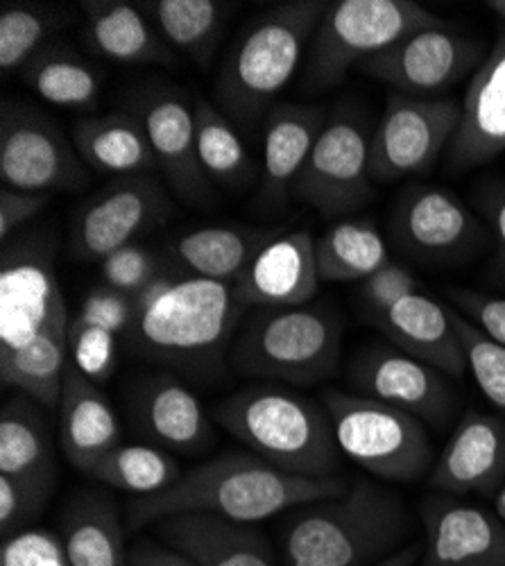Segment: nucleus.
Instances as JSON below:
<instances>
[{"mask_svg":"<svg viewBox=\"0 0 505 566\" xmlns=\"http://www.w3.org/2000/svg\"><path fill=\"white\" fill-rule=\"evenodd\" d=\"M422 524L420 566H505V522L496 512L435 494L422 503Z\"/></svg>","mask_w":505,"mask_h":566,"instance_id":"obj_18","label":"nucleus"},{"mask_svg":"<svg viewBox=\"0 0 505 566\" xmlns=\"http://www.w3.org/2000/svg\"><path fill=\"white\" fill-rule=\"evenodd\" d=\"M0 566H71V559L62 535L28 528L3 539Z\"/></svg>","mask_w":505,"mask_h":566,"instance_id":"obj_43","label":"nucleus"},{"mask_svg":"<svg viewBox=\"0 0 505 566\" xmlns=\"http://www.w3.org/2000/svg\"><path fill=\"white\" fill-rule=\"evenodd\" d=\"M390 263L386 241L367 218L340 220L315 239V265L319 281H365Z\"/></svg>","mask_w":505,"mask_h":566,"instance_id":"obj_34","label":"nucleus"},{"mask_svg":"<svg viewBox=\"0 0 505 566\" xmlns=\"http://www.w3.org/2000/svg\"><path fill=\"white\" fill-rule=\"evenodd\" d=\"M71 566H129L118 507L98 492L80 494L62 516Z\"/></svg>","mask_w":505,"mask_h":566,"instance_id":"obj_30","label":"nucleus"},{"mask_svg":"<svg viewBox=\"0 0 505 566\" xmlns=\"http://www.w3.org/2000/svg\"><path fill=\"white\" fill-rule=\"evenodd\" d=\"M349 483L343 476H295L256 453H224L181 474L161 494L134 496L127 505V526L141 531L161 518L187 512L256 524L299 505L338 496Z\"/></svg>","mask_w":505,"mask_h":566,"instance_id":"obj_1","label":"nucleus"},{"mask_svg":"<svg viewBox=\"0 0 505 566\" xmlns=\"http://www.w3.org/2000/svg\"><path fill=\"white\" fill-rule=\"evenodd\" d=\"M157 533L166 546L198 566H280L277 553L256 524L187 512L161 518Z\"/></svg>","mask_w":505,"mask_h":566,"instance_id":"obj_23","label":"nucleus"},{"mask_svg":"<svg viewBox=\"0 0 505 566\" xmlns=\"http://www.w3.org/2000/svg\"><path fill=\"white\" fill-rule=\"evenodd\" d=\"M0 179L28 193L53 196L88 184L86 164L73 140L41 112L6 101L0 112Z\"/></svg>","mask_w":505,"mask_h":566,"instance_id":"obj_9","label":"nucleus"},{"mask_svg":"<svg viewBox=\"0 0 505 566\" xmlns=\"http://www.w3.org/2000/svg\"><path fill=\"white\" fill-rule=\"evenodd\" d=\"M284 229L265 227H204L183 233L172 243L177 261L196 276L234 283L252 265L256 254Z\"/></svg>","mask_w":505,"mask_h":566,"instance_id":"obj_29","label":"nucleus"},{"mask_svg":"<svg viewBox=\"0 0 505 566\" xmlns=\"http://www.w3.org/2000/svg\"><path fill=\"white\" fill-rule=\"evenodd\" d=\"M349 381L358 395L397 406L433 427H444L455 410L446 374L388 343L362 347L349 365Z\"/></svg>","mask_w":505,"mask_h":566,"instance_id":"obj_16","label":"nucleus"},{"mask_svg":"<svg viewBox=\"0 0 505 566\" xmlns=\"http://www.w3.org/2000/svg\"><path fill=\"white\" fill-rule=\"evenodd\" d=\"M53 196L45 193H28L17 191V188H0V239L3 245L10 243V235L25 222H30L34 216H39L45 207H49Z\"/></svg>","mask_w":505,"mask_h":566,"instance_id":"obj_47","label":"nucleus"},{"mask_svg":"<svg viewBox=\"0 0 505 566\" xmlns=\"http://www.w3.org/2000/svg\"><path fill=\"white\" fill-rule=\"evenodd\" d=\"M392 239L401 252L424 263L470 256L485 239L483 224L444 186L415 184L397 198L390 213Z\"/></svg>","mask_w":505,"mask_h":566,"instance_id":"obj_13","label":"nucleus"},{"mask_svg":"<svg viewBox=\"0 0 505 566\" xmlns=\"http://www.w3.org/2000/svg\"><path fill=\"white\" fill-rule=\"evenodd\" d=\"M422 553H424V539L406 544L403 548H399L397 553H392L390 557L381 559L375 566H415L422 559Z\"/></svg>","mask_w":505,"mask_h":566,"instance_id":"obj_50","label":"nucleus"},{"mask_svg":"<svg viewBox=\"0 0 505 566\" xmlns=\"http://www.w3.org/2000/svg\"><path fill=\"white\" fill-rule=\"evenodd\" d=\"M170 213L168 196L148 175L118 177L91 198L73 229V254L80 261H103L136 243Z\"/></svg>","mask_w":505,"mask_h":566,"instance_id":"obj_14","label":"nucleus"},{"mask_svg":"<svg viewBox=\"0 0 505 566\" xmlns=\"http://www.w3.org/2000/svg\"><path fill=\"white\" fill-rule=\"evenodd\" d=\"M139 8L172 51L207 66L232 6L220 0H146Z\"/></svg>","mask_w":505,"mask_h":566,"instance_id":"obj_33","label":"nucleus"},{"mask_svg":"<svg viewBox=\"0 0 505 566\" xmlns=\"http://www.w3.org/2000/svg\"><path fill=\"white\" fill-rule=\"evenodd\" d=\"M505 153V28L472 75L463 118L449 146V166L470 170Z\"/></svg>","mask_w":505,"mask_h":566,"instance_id":"obj_22","label":"nucleus"},{"mask_svg":"<svg viewBox=\"0 0 505 566\" xmlns=\"http://www.w3.org/2000/svg\"><path fill=\"white\" fill-rule=\"evenodd\" d=\"M372 134L356 112L338 109L319 132L293 188L297 200L329 218L351 213L375 196L370 170Z\"/></svg>","mask_w":505,"mask_h":566,"instance_id":"obj_10","label":"nucleus"},{"mask_svg":"<svg viewBox=\"0 0 505 566\" xmlns=\"http://www.w3.org/2000/svg\"><path fill=\"white\" fill-rule=\"evenodd\" d=\"M66 365L69 328H55L19 352L0 354V379L45 408H60Z\"/></svg>","mask_w":505,"mask_h":566,"instance_id":"obj_35","label":"nucleus"},{"mask_svg":"<svg viewBox=\"0 0 505 566\" xmlns=\"http://www.w3.org/2000/svg\"><path fill=\"white\" fill-rule=\"evenodd\" d=\"M60 444L66 460L86 471L120 444V421L107 395L71 360L60 399Z\"/></svg>","mask_w":505,"mask_h":566,"instance_id":"obj_25","label":"nucleus"},{"mask_svg":"<svg viewBox=\"0 0 505 566\" xmlns=\"http://www.w3.org/2000/svg\"><path fill=\"white\" fill-rule=\"evenodd\" d=\"M375 324L390 345L442 374L463 376L470 369L463 340L451 319V308H444L424 293L403 297L375 317Z\"/></svg>","mask_w":505,"mask_h":566,"instance_id":"obj_24","label":"nucleus"},{"mask_svg":"<svg viewBox=\"0 0 505 566\" xmlns=\"http://www.w3.org/2000/svg\"><path fill=\"white\" fill-rule=\"evenodd\" d=\"M505 481V421L496 415L470 410L455 423L429 474V488L467 496L498 494Z\"/></svg>","mask_w":505,"mask_h":566,"instance_id":"obj_19","label":"nucleus"},{"mask_svg":"<svg viewBox=\"0 0 505 566\" xmlns=\"http://www.w3.org/2000/svg\"><path fill=\"white\" fill-rule=\"evenodd\" d=\"M53 492V483L25 481L0 474V533L3 539L21 533L43 510Z\"/></svg>","mask_w":505,"mask_h":566,"instance_id":"obj_42","label":"nucleus"},{"mask_svg":"<svg viewBox=\"0 0 505 566\" xmlns=\"http://www.w3.org/2000/svg\"><path fill=\"white\" fill-rule=\"evenodd\" d=\"M410 531L399 494L356 479L338 496L295 507L284 526V557L286 566H375L403 548Z\"/></svg>","mask_w":505,"mask_h":566,"instance_id":"obj_3","label":"nucleus"},{"mask_svg":"<svg viewBox=\"0 0 505 566\" xmlns=\"http://www.w3.org/2000/svg\"><path fill=\"white\" fill-rule=\"evenodd\" d=\"M19 73L36 96L55 107L94 112L101 103L103 75L73 45L49 43Z\"/></svg>","mask_w":505,"mask_h":566,"instance_id":"obj_31","label":"nucleus"},{"mask_svg":"<svg viewBox=\"0 0 505 566\" xmlns=\"http://www.w3.org/2000/svg\"><path fill=\"white\" fill-rule=\"evenodd\" d=\"M412 293H420V281L406 265L394 261L360 283V300L372 319Z\"/></svg>","mask_w":505,"mask_h":566,"instance_id":"obj_44","label":"nucleus"},{"mask_svg":"<svg viewBox=\"0 0 505 566\" xmlns=\"http://www.w3.org/2000/svg\"><path fill=\"white\" fill-rule=\"evenodd\" d=\"M319 289L311 231H282L234 283L236 300L259 308L306 306Z\"/></svg>","mask_w":505,"mask_h":566,"instance_id":"obj_20","label":"nucleus"},{"mask_svg":"<svg viewBox=\"0 0 505 566\" xmlns=\"http://www.w3.org/2000/svg\"><path fill=\"white\" fill-rule=\"evenodd\" d=\"M131 300L129 347L155 363L187 369H218L245 311L232 283L166 270Z\"/></svg>","mask_w":505,"mask_h":566,"instance_id":"obj_2","label":"nucleus"},{"mask_svg":"<svg viewBox=\"0 0 505 566\" xmlns=\"http://www.w3.org/2000/svg\"><path fill=\"white\" fill-rule=\"evenodd\" d=\"M485 57L483 43L442 25L410 34L360 66L399 93L431 98V93L453 86L470 71L476 73Z\"/></svg>","mask_w":505,"mask_h":566,"instance_id":"obj_15","label":"nucleus"},{"mask_svg":"<svg viewBox=\"0 0 505 566\" xmlns=\"http://www.w3.org/2000/svg\"><path fill=\"white\" fill-rule=\"evenodd\" d=\"M461 118L463 103L392 91L372 132V179L397 181L433 168L444 148L451 146Z\"/></svg>","mask_w":505,"mask_h":566,"instance_id":"obj_11","label":"nucleus"},{"mask_svg":"<svg viewBox=\"0 0 505 566\" xmlns=\"http://www.w3.org/2000/svg\"><path fill=\"white\" fill-rule=\"evenodd\" d=\"M71 14L62 8L36 3H3L0 6V69L19 73L45 45L53 43Z\"/></svg>","mask_w":505,"mask_h":566,"instance_id":"obj_38","label":"nucleus"},{"mask_svg":"<svg viewBox=\"0 0 505 566\" xmlns=\"http://www.w3.org/2000/svg\"><path fill=\"white\" fill-rule=\"evenodd\" d=\"M193 109L198 157L207 177L227 188L245 186L254 177V161L234 125L204 98H196Z\"/></svg>","mask_w":505,"mask_h":566,"instance_id":"obj_37","label":"nucleus"},{"mask_svg":"<svg viewBox=\"0 0 505 566\" xmlns=\"http://www.w3.org/2000/svg\"><path fill=\"white\" fill-rule=\"evenodd\" d=\"M329 3L288 0L259 14L222 62L215 96L227 114L254 123L299 69Z\"/></svg>","mask_w":505,"mask_h":566,"instance_id":"obj_5","label":"nucleus"},{"mask_svg":"<svg viewBox=\"0 0 505 566\" xmlns=\"http://www.w3.org/2000/svg\"><path fill=\"white\" fill-rule=\"evenodd\" d=\"M86 476L134 496H152L172 488L181 479V469L170 451L120 442L91 467Z\"/></svg>","mask_w":505,"mask_h":566,"instance_id":"obj_36","label":"nucleus"},{"mask_svg":"<svg viewBox=\"0 0 505 566\" xmlns=\"http://www.w3.org/2000/svg\"><path fill=\"white\" fill-rule=\"evenodd\" d=\"M494 507H496V514L503 518L505 522V485L501 488V492L496 494V499H494Z\"/></svg>","mask_w":505,"mask_h":566,"instance_id":"obj_52","label":"nucleus"},{"mask_svg":"<svg viewBox=\"0 0 505 566\" xmlns=\"http://www.w3.org/2000/svg\"><path fill=\"white\" fill-rule=\"evenodd\" d=\"M129 566H198V564L166 544L141 542L129 551Z\"/></svg>","mask_w":505,"mask_h":566,"instance_id":"obj_49","label":"nucleus"},{"mask_svg":"<svg viewBox=\"0 0 505 566\" xmlns=\"http://www.w3.org/2000/svg\"><path fill=\"white\" fill-rule=\"evenodd\" d=\"M451 319L467 354V367L487 401L505 421V347L490 340L467 317L451 308Z\"/></svg>","mask_w":505,"mask_h":566,"instance_id":"obj_39","label":"nucleus"},{"mask_svg":"<svg viewBox=\"0 0 505 566\" xmlns=\"http://www.w3.org/2000/svg\"><path fill=\"white\" fill-rule=\"evenodd\" d=\"M213 419L259 458L288 474L338 476L340 447L327 408L286 386H245L213 408Z\"/></svg>","mask_w":505,"mask_h":566,"instance_id":"obj_4","label":"nucleus"},{"mask_svg":"<svg viewBox=\"0 0 505 566\" xmlns=\"http://www.w3.org/2000/svg\"><path fill=\"white\" fill-rule=\"evenodd\" d=\"M323 406L332 417L340 451L379 481L415 483L431 474L433 442L415 415L340 390H325Z\"/></svg>","mask_w":505,"mask_h":566,"instance_id":"obj_7","label":"nucleus"},{"mask_svg":"<svg viewBox=\"0 0 505 566\" xmlns=\"http://www.w3.org/2000/svg\"><path fill=\"white\" fill-rule=\"evenodd\" d=\"M129 415L144 438L175 453H200L211 444V419L191 388L170 374H152L129 397Z\"/></svg>","mask_w":505,"mask_h":566,"instance_id":"obj_21","label":"nucleus"},{"mask_svg":"<svg viewBox=\"0 0 505 566\" xmlns=\"http://www.w3.org/2000/svg\"><path fill=\"white\" fill-rule=\"evenodd\" d=\"M129 112L144 123L157 166L172 191L183 202H209L211 184L198 157L193 103L172 86H150L136 93Z\"/></svg>","mask_w":505,"mask_h":566,"instance_id":"obj_17","label":"nucleus"},{"mask_svg":"<svg viewBox=\"0 0 505 566\" xmlns=\"http://www.w3.org/2000/svg\"><path fill=\"white\" fill-rule=\"evenodd\" d=\"M82 8V39L94 55L125 66L172 62V49L139 6L125 0H88Z\"/></svg>","mask_w":505,"mask_h":566,"instance_id":"obj_27","label":"nucleus"},{"mask_svg":"<svg viewBox=\"0 0 505 566\" xmlns=\"http://www.w3.org/2000/svg\"><path fill=\"white\" fill-rule=\"evenodd\" d=\"M487 8L498 17L501 28H505V0H490Z\"/></svg>","mask_w":505,"mask_h":566,"instance_id":"obj_51","label":"nucleus"},{"mask_svg":"<svg viewBox=\"0 0 505 566\" xmlns=\"http://www.w3.org/2000/svg\"><path fill=\"white\" fill-rule=\"evenodd\" d=\"M77 319H84L88 324H96L107 328L112 334H127L134 322V300L120 291H114L105 283L91 289L82 302L80 311L75 315Z\"/></svg>","mask_w":505,"mask_h":566,"instance_id":"obj_45","label":"nucleus"},{"mask_svg":"<svg viewBox=\"0 0 505 566\" xmlns=\"http://www.w3.org/2000/svg\"><path fill=\"white\" fill-rule=\"evenodd\" d=\"M161 272V261L139 243L120 248L101 261V276L105 286L129 297L144 291Z\"/></svg>","mask_w":505,"mask_h":566,"instance_id":"obj_41","label":"nucleus"},{"mask_svg":"<svg viewBox=\"0 0 505 566\" xmlns=\"http://www.w3.org/2000/svg\"><path fill=\"white\" fill-rule=\"evenodd\" d=\"M343 317L329 306L263 308L232 347V363L254 379L315 386L336 374Z\"/></svg>","mask_w":505,"mask_h":566,"instance_id":"obj_6","label":"nucleus"},{"mask_svg":"<svg viewBox=\"0 0 505 566\" xmlns=\"http://www.w3.org/2000/svg\"><path fill=\"white\" fill-rule=\"evenodd\" d=\"M73 146L86 168L116 179L157 168L148 132L134 112L82 116L73 127Z\"/></svg>","mask_w":505,"mask_h":566,"instance_id":"obj_28","label":"nucleus"},{"mask_svg":"<svg viewBox=\"0 0 505 566\" xmlns=\"http://www.w3.org/2000/svg\"><path fill=\"white\" fill-rule=\"evenodd\" d=\"M481 207L487 216L490 231H492L494 241H496L498 263L503 265V272H505V186L494 184V186L483 188Z\"/></svg>","mask_w":505,"mask_h":566,"instance_id":"obj_48","label":"nucleus"},{"mask_svg":"<svg viewBox=\"0 0 505 566\" xmlns=\"http://www.w3.org/2000/svg\"><path fill=\"white\" fill-rule=\"evenodd\" d=\"M0 474L53 483L55 453L51 429L30 397L8 399L0 415Z\"/></svg>","mask_w":505,"mask_h":566,"instance_id":"obj_32","label":"nucleus"},{"mask_svg":"<svg viewBox=\"0 0 505 566\" xmlns=\"http://www.w3.org/2000/svg\"><path fill=\"white\" fill-rule=\"evenodd\" d=\"M69 360L94 384H107L116 369V334L71 317Z\"/></svg>","mask_w":505,"mask_h":566,"instance_id":"obj_40","label":"nucleus"},{"mask_svg":"<svg viewBox=\"0 0 505 566\" xmlns=\"http://www.w3.org/2000/svg\"><path fill=\"white\" fill-rule=\"evenodd\" d=\"M53 254L45 245H6L0 270V354L32 345L39 336L69 328Z\"/></svg>","mask_w":505,"mask_h":566,"instance_id":"obj_12","label":"nucleus"},{"mask_svg":"<svg viewBox=\"0 0 505 566\" xmlns=\"http://www.w3.org/2000/svg\"><path fill=\"white\" fill-rule=\"evenodd\" d=\"M446 297L453 308L481 328L490 340L505 347V297L467 289H451L446 291Z\"/></svg>","mask_w":505,"mask_h":566,"instance_id":"obj_46","label":"nucleus"},{"mask_svg":"<svg viewBox=\"0 0 505 566\" xmlns=\"http://www.w3.org/2000/svg\"><path fill=\"white\" fill-rule=\"evenodd\" d=\"M442 25L446 23L440 17L412 0H336L311 39L306 82L313 88H329L356 64L410 34Z\"/></svg>","mask_w":505,"mask_h":566,"instance_id":"obj_8","label":"nucleus"},{"mask_svg":"<svg viewBox=\"0 0 505 566\" xmlns=\"http://www.w3.org/2000/svg\"><path fill=\"white\" fill-rule=\"evenodd\" d=\"M327 120L329 116L319 105L284 103L267 112L261 168L263 202L277 205L293 191Z\"/></svg>","mask_w":505,"mask_h":566,"instance_id":"obj_26","label":"nucleus"}]
</instances>
